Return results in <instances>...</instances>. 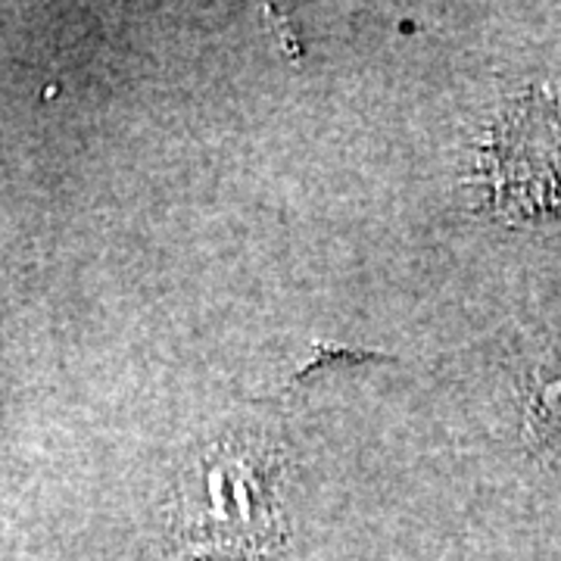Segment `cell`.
Segmentation results:
<instances>
[{"mask_svg": "<svg viewBox=\"0 0 561 561\" xmlns=\"http://www.w3.org/2000/svg\"><path fill=\"white\" fill-rule=\"evenodd\" d=\"M493 187L502 206L524 213L561 206V94L518 103L493 144Z\"/></svg>", "mask_w": 561, "mask_h": 561, "instance_id": "6da1fadb", "label": "cell"}]
</instances>
